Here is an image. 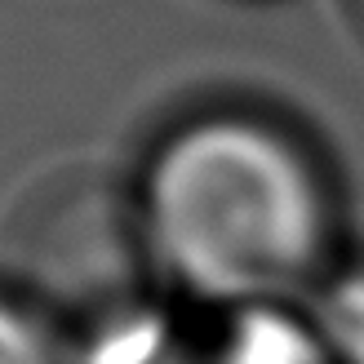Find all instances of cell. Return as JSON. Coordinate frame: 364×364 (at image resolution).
Returning <instances> with one entry per match:
<instances>
[{
	"label": "cell",
	"instance_id": "obj_5",
	"mask_svg": "<svg viewBox=\"0 0 364 364\" xmlns=\"http://www.w3.org/2000/svg\"><path fill=\"white\" fill-rule=\"evenodd\" d=\"M0 364H80L63 329L18 298H0Z\"/></svg>",
	"mask_w": 364,
	"mask_h": 364
},
{
	"label": "cell",
	"instance_id": "obj_1",
	"mask_svg": "<svg viewBox=\"0 0 364 364\" xmlns=\"http://www.w3.org/2000/svg\"><path fill=\"white\" fill-rule=\"evenodd\" d=\"M142 187L160 271L205 306H294L329 280L338 200L311 147L253 112H205Z\"/></svg>",
	"mask_w": 364,
	"mask_h": 364
},
{
	"label": "cell",
	"instance_id": "obj_3",
	"mask_svg": "<svg viewBox=\"0 0 364 364\" xmlns=\"http://www.w3.org/2000/svg\"><path fill=\"white\" fill-rule=\"evenodd\" d=\"M94 364H338L294 306H213L191 329L138 320L94 342Z\"/></svg>",
	"mask_w": 364,
	"mask_h": 364
},
{
	"label": "cell",
	"instance_id": "obj_6",
	"mask_svg": "<svg viewBox=\"0 0 364 364\" xmlns=\"http://www.w3.org/2000/svg\"><path fill=\"white\" fill-rule=\"evenodd\" d=\"M347 5H351V14H355V23L364 27V0H347Z\"/></svg>",
	"mask_w": 364,
	"mask_h": 364
},
{
	"label": "cell",
	"instance_id": "obj_2",
	"mask_svg": "<svg viewBox=\"0 0 364 364\" xmlns=\"http://www.w3.org/2000/svg\"><path fill=\"white\" fill-rule=\"evenodd\" d=\"M0 271L9 298L63 333L98 342L147 320L160 258L142 187L89 156L41 169L5 213Z\"/></svg>",
	"mask_w": 364,
	"mask_h": 364
},
{
	"label": "cell",
	"instance_id": "obj_4",
	"mask_svg": "<svg viewBox=\"0 0 364 364\" xmlns=\"http://www.w3.org/2000/svg\"><path fill=\"white\" fill-rule=\"evenodd\" d=\"M316 329L338 364H364V267L324 280Z\"/></svg>",
	"mask_w": 364,
	"mask_h": 364
}]
</instances>
